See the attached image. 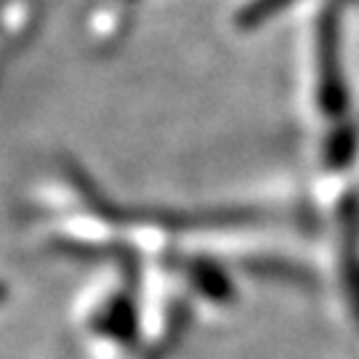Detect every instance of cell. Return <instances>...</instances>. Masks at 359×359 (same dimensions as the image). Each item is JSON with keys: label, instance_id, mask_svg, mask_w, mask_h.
Here are the masks:
<instances>
[{"label": "cell", "instance_id": "obj_1", "mask_svg": "<svg viewBox=\"0 0 359 359\" xmlns=\"http://www.w3.org/2000/svg\"><path fill=\"white\" fill-rule=\"evenodd\" d=\"M133 6L123 3V0H96L90 6L88 16H86V29L93 46L99 48H112L120 40L126 38L133 22Z\"/></svg>", "mask_w": 359, "mask_h": 359}]
</instances>
